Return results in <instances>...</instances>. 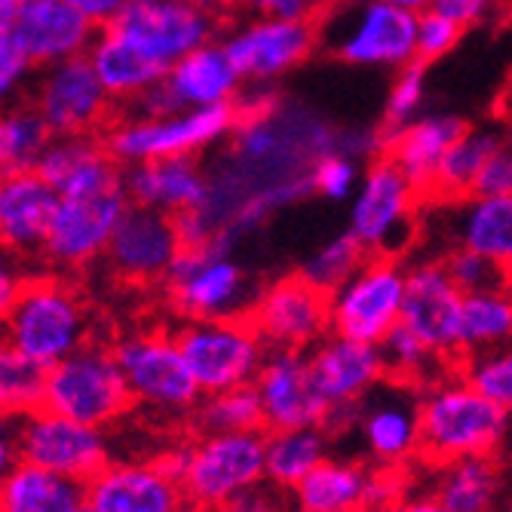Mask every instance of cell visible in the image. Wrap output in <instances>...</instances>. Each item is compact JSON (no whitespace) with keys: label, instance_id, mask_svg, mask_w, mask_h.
Segmentation results:
<instances>
[{"label":"cell","instance_id":"6da1fadb","mask_svg":"<svg viewBox=\"0 0 512 512\" xmlns=\"http://www.w3.org/2000/svg\"><path fill=\"white\" fill-rule=\"evenodd\" d=\"M512 411L467 381L442 378L421 393V460L442 467L463 457H497L512 430Z\"/></svg>","mask_w":512,"mask_h":512},{"label":"cell","instance_id":"7a4b0ae2","mask_svg":"<svg viewBox=\"0 0 512 512\" xmlns=\"http://www.w3.org/2000/svg\"><path fill=\"white\" fill-rule=\"evenodd\" d=\"M316 31L319 46L353 68L399 71L417 62V13L384 0H332Z\"/></svg>","mask_w":512,"mask_h":512},{"label":"cell","instance_id":"3957f363","mask_svg":"<svg viewBox=\"0 0 512 512\" xmlns=\"http://www.w3.org/2000/svg\"><path fill=\"white\" fill-rule=\"evenodd\" d=\"M0 338L43 368H53L89 341V316L77 292L40 276L22 286L13 310L0 322Z\"/></svg>","mask_w":512,"mask_h":512},{"label":"cell","instance_id":"277c9868","mask_svg":"<svg viewBox=\"0 0 512 512\" xmlns=\"http://www.w3.org/2000/svg\"><path fill=\"white\" fill-rule=\"evenodd\" d=\"M132 393L114 356V347L86 341L80 350L46 371L43 408L71 421L108 430L132 408Z\"/></svg>","mask_w":512,"mask_h":512},{"label":"cell","instance_id":"5b68a950","mask_svg":"<svg viewBox=\"0 0 512 512\" xmlns=\"http://www.w3.org/2000/svg\"><path fill=\"white\" fill-rule=\"evenodd\" d=\"M240 123L237 105L221 108H184L157 117H123L108 132V151L117 163H148L166 157H197L215 145H221L227 135H234Z\"/></svg>","mask_w":512,"mask_h":512},{"label":"cell","instance_id":"8992f818","mask_svg":"<svg viewBox=\"0 0 512 512\" xmlns=\"http://www.w3.org/2000/svg\"><path fill=\"white\" fill-rule=\"evenodd\" d=\"M421 197L424 191L390 157L371 160L350 200L347 230L368 255L399 258L414 240Z\"/></svg>","mask_w":512,"mask_h":512},{"label":"cell","instance_id":"52a82bcc","mask_svg":"<svg viewBox=\"0 0 512 512\" xmlns=\"http://www.w3.org/2000/svg\"><path fill=\"white\" fill-rule=\"evenodd\" d=\"M163 283L184 319L249 316L258 298L249 270L234 258V249L224 246L181 249Z\"/></svg>","mask_w":512,"mask_h":512},{"label":"cell","instance_id":"ba28073f","mask_svg":"<svg viewBox=\"0 0 512 512\" xmlns=\"http://www.w3.org/2000/svg\"><path fill=\"white\" fill-rule=\"evenodd\" d=\"M175 338L203 393L255 384L270 353L249 316L188 319Z\"/></svg>","mask_w":512,"mask_h":512},{"label":"cell","instance_id":"9c48e42d","mask_svg":"<svg viewBox=\"0 0 512 512\" xmlns=\"http://www.w3.org/2000/svg\"><path fill=\"white\" fill-rule=\"evenodd\" d=\"M132 402L157 414H194L203 390L169 332H135L114 344Z\"/></svg>","mask_w":512,"mask_h":512},{"label":"cell","instance_id":"30bf717a","mask_svg":"<svg viewBox=\"0 0 512 512\" xmlns=\"http://www.w3.org/2000/svg\"><path fill=\"white\" fill-rule=\"evenodd\" d=\"M408 267L393 255H368L365 264L329 292L332 332L365 344H381L402 322Z\"/></svg>","mask_w":512,"mask_h":512},{"label":"cell","instance_id":"8fae6325","mask_svg":"<svg viewBox=\"0 0 512 512\" xmlns=\"http://www.w3.org/2000/svg\"><path fill=\"white\" fill-rule=\"evenodd\" d=\"M105 28L117 31L160 71L215 40V16L194 0H129Z\"/></svg>","mask_w":512,"mask_h":512},{"label":"cell","instance_id":"7c38bea8","mask_svg":"<svg viewBox=\"0 0 512 512\" xmlns=\"http://www.w3.org/2000/svg\"><path fill=\"white\" fill-rule=\"evenodd\" d=\"M246 80L230 59L224 40H209L200 50L178 59L166 77L151 86L145 96L132 102V114L138 117H157L184 108H221L237 105Z\"/></svg>","mask_w":512,"mask_h":512},{"label":"cell","instance_id":"4fadbf2b","mask_svg":"<svg viewBox=\"0 0 512 512\" xmlns=\"http://www.w3.org/2000/svg\"><path fill=\"white\" fill-rule=\"evenodd\" d=\"M353 430L371 467L396 470V473L411 467L421 457V445H424L421 396H417V387L387 378L381 387H375L359 402Z\"/></svg>","mask_w":512,"mask_h":512},{"label":"cell","instance_id":"5bb4252c","mask_svg":"<svg viewBox=\"0 0 512 512\" xmlns=\"http://www.w3.org/2000/svg\"><path fill=\"white\" fill-rule=\"evenodd\" d=\"M310 365L319 393L332 408L325 430L332 433V439L347 436L353 430L359 402L387 381L381 344H365L332 332L310 350Z\"/></svg>","mask_w":512,"mask_h":512},{"label":"cell","instance_id":"9a60e30c","mask_svg":"<svg viewBox=\"0 0 512 512\" xmlns=\"http://www.w3.org/2000/svg\"><path fill=\"white\" fill-rule=\"evenodd\" d=\"M267 430L200 436L188 445V467L181 485L191 503L224 506L234 494L264 479Z\"/></svg>","mask_w":512,"mask_h":512},{"label":"cell","instance_id":"2e32d148","mask_svg":"<svg viewBox=\"0 0 512 512\" xmlns=\"http://www.w3.org/2000/svg\"><path fill=\"white\" fill-rule=\"evenodd\" d=\"M249 319L270 350H313L325 335H332L329 292L316 289L301 273L267 283Z\"/></svg>","mask_w":512,"mask_h":512},{"label":"cell","instance_id":"e0dca14e","mask_svg":"<svg viewBox=\"0 0 512 512\" xmlns=\"http://www.w3.org/2000/svg\"><path fill=\"white\" fill-rule=\"evenodd\" d=\"M19 454L25 463L89 482L111 463L108 433L71 421L50 408L19 417Z\"/></svg>","mask_w":512,"mask_h":512},{"label":"cell","instance_id":"ac0fdd59","mask_svg":"<svg viewBox=\"0 0 512 512\" xmlns=\"http://www.w3.org/2000/svg\"><path fill=\"white\" fill-rule=\"evenodd\" d=\"M402 473L353 457H325L292 488L295 512H381L402 497Z\"/></svg>","mask_w":512,"mask_h":512},{"label":"cell","instance_id":"d6986e66","mask_svg":"<svg viewBox=\"0 0 512 512\" xmlns=\"http://www.w3.org/2000/svg\"><path fill=\"white\" fill-rule=\"evenodd\" d=\"M221 40L246 83L273 86L313 56L319 31L316 22H276L252 16L230 28Z\"/></svg>","mask_w":512,"mask_h":512},{"label":"cell","instance_id":"ffe728a7","mask_svg":"<svg viewBox=\"0 0 512 512\" xmlns=\"http://www.w3.org/2000/svg\"><path fill=\"white\" fill-rule=\"evenodd\" d=\"M111 102V92L92 68L89 56L43 65L34 92V108L53 135H89L105 123Z\"/></svg>","mask_w":512,"mask_h":512},{"label":"cell","instance_id":"44dd1931","mask_svg":"<svg viewBox=\"0 0 512 512\" xmlns=\"http://www.w3.org/2000/svg\"><path fill=\"white\" fill-rule=\"evenodd\" d=\"M126 209H129V197L123 191V184L105 194L62 197L56 218L50 224L43 255L56 267H83L108 255V246Z\"/></svg>","mask_w":512,"mask_h":512},{"label":"cell","instance_id":"7402d4cb","mask_svg":"<svg viewBox=\"0 0 512 512\" xmlns=\"http://www.w3.org/2000/svg\"><path fill=\"white\" fill-rule=\"evenodd\" d=\"M255 390L261 396L267 433L325 427L329 421L332 408L313 378L310 350H270L255 378Z\"/></svg>","mask_w":512,"mask_h":512},{"label":"cell","instance_id":"603a6c76","mask_svg":"<svg viewBox=\"0 0 512 512\" xmlns=\"http://www.w3.org/2000/svg\"><path fill=\"white\" fill-rule=\"evenodd\" d=\"M191 497L160 460H111L86 482L92 512H184Z\"/></svg>","mask_w":512,"mask_h":512},{"label":"cell","instance_id":"cb8c5ba5","mask_svg":"<svg viewBox=\"0 0 512 512\" xmlns=\"http://www.w3.org/2000/svg\"><path fill=\"white\" fill-rule=\"evenodd\" d=\"M460 307L463 292L439 258H424L408 267L402 325L414 332L433 353L454 356L460 353Z\"/></svg>","mask_w":512,"mask_h":512},{"label":"cell","instance_id":"d4e9b609","mask_svg":"<svg viewBox=\"0 0 512 512\" xmlns=\"http://www.w3.org/2000/svg\"><path fill=\"white\" fill-rule=\"evenodd\" d=\"M181 249L172 215L129 203L105 258L114 273L129 283H154V279H166Z\"/></svg>","mask_w":512,"mask_h":512},{"label":"cell","instance_id":"484cf974","mask_svg":"<svg viewBox=\"0 0 512 512\" xmlns=\"http://www.w3.org/2000/svg\"><path fill=\"white\" fill-rule=\"evenodd\" d=\"M10 34L34 65H56L86 56L99 28L71 0H19Z\"/></svg>","mask_w":512,"mask_h":512},{"label":"cell","instance_id":"4316f807","mask_svg":"<svg viewBox=\"0 0 512 512\" xmlns=\"http://www.w3.org/2000/svg\"><path fill=\"white\" fill-rule=\"evenodd\" d=\"M59 200V191L37 169L7 172L0 184V243L16 255L43 252Z\"/></svg>","mask_w":512,"mask_h":512},{"label":"cell","instance_id":"83f0119b","mask_svg":"<svg viewBox=\"0 0 512 512\" xmlns=\"http://www.w3.org/2000/svg\"><path fill=\"white\" fill-rule=\"evenodd\" d=\"M123 191L129 203L157 209L166 215H181L200 209L209 197V175L197 157H166L132 163L123 172Z\"/></svg>","mask_w":512,"mask_h":512},{"label":"cell","instance_id":"f1b7e54d","mask_svg":"<svg viewBox=\"0 0 512 512\" xmlns=\"http://www.w3.org/2000/svg\"><path fill=\"white\" fill-rule=\"evenodd\" d=\"M37 172L53 184L59 197L105 194L123 184L120 163L111 157L108 145H99L89 135H56L40 157Z\"/></svg>","mask_w":512,"mask_h":512},{"label":"cell","instance_id":"f546056e","mask_svg":"<svg viewBox=\"0 0 512 512\" xmlns=\"http://www.w3.org/2000/svg\"><path fill=\"white\" fill-rule=\"evenodd\" d=\"M463 129H467V120L457 114L424 111L411 123L390 129L384 151L417 184V188L430 191L448 148L463 135Z\"/></svg>","mask_w":512,"mask_h":512},{"label":"cell","instance_id":"4dcf8cb0","mask_svg":"<svg viewBox=\"0 0 512 512\" xmlns=\"http://www.w3.org/2000/svg\"><path fill=\"white\" fill-rule=\"evenodd\" d=\"M454 249H473L512 270V194L463 197L445 221Z\"/></svg>","mask_w":512,"mask_h":512},{"label":"cell","instance_id":"1f68e13d","mask_svg":"<svg viewBox=\"0 0 512 512\" xmlns=\"http://www.w3.org/2000/svg\"><path fill=\"white\" fill-rule=\"evenodd\" d=\"M86 482L53 473L34 463L19 467L0 482V512H83Z\"/></svg>","mask_w":512,"mask_h":512},{"label":"cell","instance_id":"d6a6232c","mask_svg":"<svg viewBox=\"0 0 512 512\" xmlns=\"http://www.w3.org/2000/svg\"><path fill=\"white\" fill-rule=\"evenodd\" d=\"M503 494V476L494 457H463L442 463L433 500L442 512H494Z\"/></svg>","mask_w":512,"mask_h":512},{"label":"cell","instance_id":"836d02e7","mask_svg":"<svg viewBox=\"0 0 512 512\" xmlns=\"http://www.w3.org/2000/svg\"><path fill=\"white\" fill-rule=\"evenodd\" d=\"M86 56H89L92 68H96V74L102 77L114 102L132 105L138 96H145L151 86H157L166 77V71H160L154 62H148L135 46H129L111 28H99L96 43L89 46Z\"/></svg>","mask_w":512,"mask_h":512},{"label":"cell","instance_id":"e575fe53","mask_svg":"<svg viewBox=\"0 0 512 512\" xmlns=\"http://www.w3.org/2000/svg\"><path fill=\"white\" fill-rule=\"evenodd\" d=\"M332 454V433L325 427H298V430H270L264 479L283 491L298 488L319 463Z\"/></svg>","mask_w":512,"mask_h":512},{"label":"cell","instance_id":"d590c367","mask_svg":"<svg viewBox=\"0 0 512 512\" xmlns=\"http://www.w3.org/2000/svg\"><path fill=\"white\" fill-rule=\"evenodd\" d=\"M503 138L506 135L494 126H467L463 129V135L448 148L430 194L451 200V203H457L463 197H473L482 166L488 163V157L497 151V145L503 142Z\"/></svg>","mask_w":512,"mask_h":512},{"label":"cell","instance_id":"8d00e7d4","mask_svg":"<svg viewBox=\"0 0 512 512\" xmlns=\"http://www.w3.org/2000/svg\"><path fill=\"white\" fill-rule=\"evenodd\" d=\"M460 353H485L512 347V289H488L463 295L460 307Z\"/></svg>","mask_w":512,"mask_h":512},{"label":"cell","instance_id":"74e56055","mask_svg":"<svg viewBox=\"0 0 512 512\" xmlns=\"http://www.w3.org/2000/svg\"><path fill=\"white\" fill-rule=\"evenodd\" d=\"M53 138V129L34 105H10L0 111V175L37 169Z\"/></svg>","mask_w":512,"mask_h":512},{"label":"cell","instance_id":"f35d334b","mask_svg":"<svg viewBox=\"0 0 512 512\" xmlns=\"http://www.w3.org/2000/svg\"><path fill=\"white\" fill-rule=\"evenodd\" d=\"M194 427L200 436L267 430L261 396H258L255 384L221 390V393H203L200 405L194 408Z\"/></svg>","mask_w":512,"mask_h":512},{"label":"cell","instance_id":"ab89813d","mask_svg":"<svg viewBox=\"0 0 512 512\" xmlns=\"http://www.w3.org/2000/svg\"><path fill=\"white\" fill-rule=\"evenodd\" d=\"M46 371L10 341L0 338V417H25L43 408Z\"/></svg>","mask_w":512,"mask_h":512},{"label":"cell","instance_id":"60d3db41","mask_svg":"<svg viewBox=\"0 0 512 512\" xmlns=\"http://www.w3.org/2000/svg\"><path fill=\"white\" fill-rule=\"evenodd\" d=\"M381 356L387 365V378L393 381H402L411 387H430L442 381L439 365L445 356L433 353L414 332H408L402 322L381 341Z\"/></svg>","mask_w":512,"mask_h":512},{"label":"cell","instance_id":"b9f144b4","mask_svg":"<svg viewBox=\"0 0 512 512\" xmlns=\"http://www.w3.org/2000/svg\"><path fill=\"white\" fill-rule=\"evenodd\" d=\"M368 252L359 246V240L350 234V230H344V234L325 240L322 246H316L304 264H301V276L310 279V283L322 292H335L341 283H347V279L365 264Z\"/></svg>","mask_w":512,"mask_h":512},{"label":"cell","instance_id":"7bdbcfd3","mask_svg":"<svg viewBox=\"0 0 512 512\" xmlns=\"http://www.w3.org/2000/svg\"><path fill=\"white\" fill-rule=\"evenodd\" d=\"M463 381L500 408L512 411V347L473 353L463 365Z\"/></svg>","mask_w":512,"mask_h":512},{"label":"cell","instance_id":"ee69618b","mask_svg":"<svg viewBox=\"0 0 512 512\" xmlns=\"http://www.w3.org/2000/svg\"><path fill=\"white\" fill-rule=\"evenodd\" d=\"M424 105H427V65L411 62L396 71V77L387 89V102H384L387 129L405 126L414 117H421Z\"/></svg>","mask_w":512,"mask_h":512},{"label":"cell","instance_id":"f6af8a7d","mask_svg":"<svg viewBox=\"0 0 512 512\" xmlns=\"http://www.w3.org/2000/svg\"><path fill=\"white\" fill-rule=\"evenodd\" d=\"M445 267L454 279V286L463 295L509 286V270H503L500 264H494L491 258H485L473 249H451V255L445 258Z\"/></svg>","mask_w":512,"mask_h":512},{"label":"cell","instance_id":"bcb514c9","mask_svg":"<svg viewBox=\"0 0 512 512\" xmlns=\"http://www.w3.org/2000/svg\"><path fill=\"white\" fill-rule=\"evenodd\" d=\"M362 163L356 157H347L341 151H332L316 160L313 166V194L332 200V203H350L359 191L362 181Z\"/></svg>","mask_w":512,"mask_h":512},{"label":"cell","instance_id":"7dc6e473","mask_svg":"<svg viewBox=\"0 0 512 512\" xmlns=\"http://www.w3.org/2000/svg\"><path fill=\"white\" fill-rule=\"evenodd\" d=\"M463 28L451 19L439 16L436 10H427L417 16V62H439L460 43Z\"/></svg>","mask_w":512,"mask_h":512},{"label":"cell","instance_id":"c3c4849f","mask_svg":"<svg viewBox=\"0 0 512 512\" xmlns=\"http://www.w3.org/2000/svg\"><path fill=\"white\" fill-rule=\"evenodd\" d=\"M31 59L13 34H0V111H7L31 74Z\"/></svg>","mask_w":512,"mask_h":512},{"label":"cell","instance_id":"681fc988","mask_svg":"<svg viewBox=\"0 0 512 512\" xmlns=\"http://www.w3.org/2000/svg\"><path fill=\"white\" fill-rule=\"evenodd\" d=\"M221 509L224 512H295L292 491H283V488L267 482V479L243 488L240 494L230 497Z\"/></svg>","mask_w":512,"mask_h":512},{"label":"cell","instance_id":"f907efd6","mask_svg":"<svg viewBox=\"0 0 512 512\" xmlns=\"http://www.w3.org/2000/svg\"><path fill=\"white\" fill-rule=\"evenodd\" d=\"M479 197H503L512 194V138H503L497 151L488 157V163L479 172L476 191Z\"/></svg>","mask_w":512,"mask_h":512},{"label":"cell","instance_id":"816d5d0a","mask_svg":"<svg viewBox=\"0 0 512 512\" xmlns=\"http://www.w3.org/2000/svg\"><path fill=\"white\" fill-rule=\"evenodd\" d=\"M246 10L258 19L316 22L325 7H322V0H246Z\"/></svg>","mask_w":512,"mask_h":512},{"label":"cell","instance_id":"f5cc1de1","mask_svg":"<svg viewBox=\"0 0 512 512\" xmlns=\"http://www.w3.org/2000/svg\"><path fill=\"white\" fill-rule=\"evenodd\" d=\"M430 10H436L439 16L451 19L454 25L467 31V28L488 25L500 10V0H433Z\"/></svg>","mask_w":512,"mask_h":512},{"label":"cell","instance_id":"db71d44e","mask_svg":"<svg viewBox=\"0 0 512 512\" xmlns=\"http://www.w3.org/2000/svg\"><path fill=\"white\" fill-rule=\"evenodd\" d=\"M381 148H387V135L384 132L365 129V126H347V129L338 132V151L347 154V157H356L359 163L368 160V157H375Z\"/></svg>","mask_w":512,"mask_h":512},{"label":"cell","instance_id":"11a10c76","mask_svg":"<svg viewBox=\"0 0 512 512\" xmlns=\"http://www.w3.org/2000/svg\"><path fill=\"white\" fill-rule=\"evenodd\" d=\"M25 283H28V279L22 276L16 252H10L4 243H0V322H4L7 313L13 310V304H16Z\"/></svg>","mask_w":512,"mask_h":512},{"label":"cell","instance_id":"9f6ffc18","mask_svg":"<svg viewBox=\"0 0 512 512\" xmlns=\"http://www.w3.org/2000/svg\"><path fill=\"white\" fill-rule=\"evenodd\" d=\"M22 463L19 454V417H0V482Z\"/></svg>","mask_w":512,"mask_h":512},{"label":"cell","instance_id":"6f0895ef","mask_svg":"<svg viewBox=\"0 0 512 512\" xmlns=\"http://www.w3.org/2000/svg\"><path fill=\"white\" fill-rule=\"evenodd\" d=\"M71 4L96 28H105L120 16V10L129 4V0H71Z\"/></svg>","mask_w":512,"mask_h":512},{"label":"cell","instance_id":"680465c9","mask_svg":"<svg viewBox=\"0 0 512 512\" xmlns=\"http://www.w3.org/2000/svg\"><path fill=\"white\" fill-rule=\"evenodd\" d=\"M381 512H442V509L433 497H399Z\"/></svg>","mask_w":512,"mask_h":512},{"label":"cell","instance_id":"91938a15","mask_svg":"<svg viewBox=\"0 0 512 512\" xmlns=\"http://www.w3.org/2000/svg\"><path fill=\"white\" fill-rule=\"evenodd\" d=\"M16 10H19V0H0V34H10Z\"/></svg>","mask_w":512,"mask_h":512},{"label":"cell","instance_id":"94428289","mask_svg":"<svg viewBox=\"0 0 512 512\" xmlns=\"http://www.w3.org/2000/svg\"><path fill=\"white\" fill-rule=\"evenodd\" d=\"M384 4H393V7H399V10H408V13H427L430 7H433V0H384Z\"/></svg>","mask_w":512,"mask_h":512},{"label":"cell","instance_id":"6125c7cd","mask_svg":"<svg viewBox=\"0 0 512 512\" xmlns=\"http://www.w3.org/2000/svg\"><path fill=\"white\" fill-rule=\"evenodd\" d=\"M197 7H203V10H209V13H215V10H221V7H227L230 0H194Z\"/></svg>","mask_w":512,"mask_h":512},{"label":"cell","instance_id":"be15d7a7","mask_svg":"<svg viewBox=\"0 0 512 512\" xmlns=\"http://www.w3.org/2000/svg\"><path fill=\"white\" fill-rule=\"evenodd\" d=\"M184 512H224L221 506H203V503H191Z\"/></svg>","mask_w":512,"mask_h":512},{"label":"cell","instance_id":"e7e4bbea","mask_svg":"<svg viewBox=\"0 0 512 512\" xmlns=\"http://www.w3.org/2000/svg\"><path fill=\"white\" fill-rule=\"evenodd\" d=\"M0 184H4V175H0Z\"/></svg>","mask_w":512,"mask_h":512},{"label":"cell","instance_id":"03108f58","mask_svg":"<svg viewBox=\"0 0 512 512\" xmlns=\"http://www.w3.org/2000/svg\"><path fill=\"white\" fill-rule=\"evenodd\" d=\"M83 512H92V509H83Z\"/></svg>","mask_w":512,"mask_h":512}]
</instances>
